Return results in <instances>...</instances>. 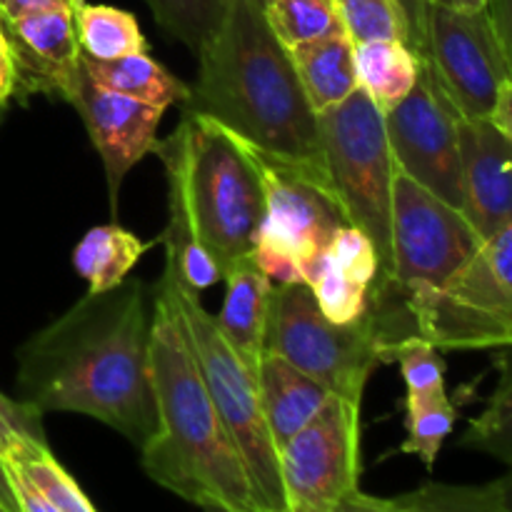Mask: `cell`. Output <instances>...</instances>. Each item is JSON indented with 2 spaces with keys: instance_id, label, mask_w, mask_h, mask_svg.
I'll return each instance as SVG.
<instances>
[{
  "instance_id": "1",
  "label": "cell",
  "mask_w": 512,
  "mask_h": 512,
  "mask_svg": "<svg viewBox=\"0 0 512 512\" xmlns=\"http://www.w3.org/2000/svg\"><path fill=\"white\" fill-rule=\"evenodd\" d=\"M150 325L143 280L88 293L18 350L20 400L40 415H88L140 450L158 428Z\"/></svg>"
},
{
  "instance_id": "2",
  "label": "cell",
  "mask_w": 512,
  "mask_h": 512,
  "mask_svg": "<svg viewBox=\"0 0 512 512\" xmlns=\"http://www.w3.org/2000/svg\"><path fill=\"white\" fill-rule=\"evenodd\" d=\"M183 113L213 120L255 153L330 180L320 118L288 50L250 0H233L225 23L198 53V80Z\"/></svg>"
},
{
  "instance_id": "3",
  "label": "cell",
  "mask_w": 512,
  "mask_h": 512,
  "mask_svg": "<svg viewBox=\"0 0 512 512\" xmlns=\"http://www.w3.org/2000/svg\"><path fill=\"white\" fill-rule=\"evenodd\" d=\"M168 180V228L160 235L165 265L193 288L213 283L253 250L265 218L258 163L243 140L218 123L183 113L178 130L158 140Z\"/></svg>"
},
{
  "instance_id": "4",
  "label": "cell",
  "mask_w": 512,
  "mask_h": 512,
  "mask_svg": "<svg viewBox=\"0 0 512 512\" xmlns=\"http://www.w3.org/2000/svg\"><path fill=\"white\" fill-rule=\"evenodd\" d=\"M150 368L158 428L140 448L145 475L198 508L255 512L243 460L215 410L163 283L153 290Z\"/></svg>"
},
{
  "instance_id": "5",
  "label": "cell",
  "mask_w": 512,
  "mask_h": 512,
  "mask_svg": "<svg viewBox=\"0 0 512 512\" xmlns=\"http://www.w3.org/2000/svg\"><path fill=\"white\" fill-rule=\"evenodd\" d=\"M160 283L173 298L215 410L243 460L255 512H288L280 450L265 420L255 373H250L230 348L215 318L200 303L198 293L178 283L168 270H163Z\"/></svg>"
},
{
  "instance_id": "6",
  "label": "cell",
  "mask_w": 512,
  "mask_h": 512,
  "mask_svg": "<svg viewBox=\"0 0 512 512\" xmlns=\"http://www.w3.org/2000/svg\"><path fill=\"white\" fill-rule=\"evenodd\" d=\"M390 343L383 315L373 303L363 318L338 325L320 313L313 290L305 283L273 288L265 353L285 358L330 395L360 405L370 375L388 363Z\"/></svg>"
},
{
  "instance_id": "7",
  "label": "cell",
  "mask_w": 512,
  "mask_h": 512,
  "mask_svg": "<svg viewBox=\"0 0 512 512\" xmlns=\"http://www.w3.org/2000/svg\"><path fill=\"white\" fill-rule=\"evenodd\" d=\"M325 163L348 223L375 245L380 280L375 293L390 290L393 275V180L398 168L385 133V115L363 90L318 115Z\"/></svg>"
},
{
  "instance_id": "8",
  "label": "cell",
  "mask_w": 512,
  "mask_h": 512,
  "mask_svg": "<svg viewBox=\"0 0 512 512\" xmlns=\"http://www.w3.org/2000/svg\"><path fill=\"white\" fill-rule=\"evenodd\" d=\"M408 310L415 333L438 350L512 348V223L483 240L443 290Z\"/></svg>"
},
{
  "instance_id": "9",
  "label": "cell",
  "mask_w": 512,
  "mask_h": 512,
  "mask_svg": "<svg viewBox=\"0 0 512 512\" xmlns=\"http://www.w3.org/2000/svg\"><path fill=\"white\" fill-rule=\"evenodd\" d=\"M483 238L453 208L398 170L393 180V298L405 305L443 290L475 255ZM380 293V295H385Z\"/></svg>"
},
{
  "instance_id": "10",
  "label": "cell",
  "mask_w": 512,
  "mask_h": 512,
  "mask_svg": "<svg viewBox=\"0 0 512 512\" xmlns=\"http://www.w3.org/2000/svg\"><path fill=\"white\" fill-rule=\"evenodd\" d=\"M418 55L460 118H490L500 90L510 83L488 8L425 5V40Z\"/></svg>"
},
{
  "instance_id": "11",
  "label": "cell",
  "mask_w": 512,
  "mask_h": 512,
  "mask_svg": "<svg viewBox=\"0 0 512 512\" xmlns=\"http://www.w3.org/2000/svg\"><path fill=\"white\" fill-rule=\"evenodd\" d=\"M288 512H328L360 480V405L330 395L280 448Z\"/></svg>"
},
{
  "instance_id": "12",
  "label": "cell",
  "mask_w": 512,
  "mask_h": 512,
  "mask_svg": "<svg viewBox=\"0 0 512 512\" xmlns=\"http://www.w3.org/2000/svg\"><path fill=\"white\" fill-rule=\"evenodd\" d=\"M460 113L420 60V78L408 98L385 113L395 168L440 200L463 210Z\"/></svg>"
},
{
  "instance_id": "13",
  "label": "cell",
  "mask_w": 512,
  "mask_h": 512,
  "mask_svg": "<svg viewBox=\"0 0 512 512\" xmlns=\"http://www.w3.org/2000/svg\"><path fill=\"white\" fill-rule=\"evenodd\" d=\"M263 175L265 218L258 233L283 245L298 263L303 283L313 285L328 268L333 235L348 223L333 180L250 150Z\"/></svg>"
},
{
  "instance_id": "14",
  "label": "cell",
  "mask_w": 512,
  "mask_h": 512,
  "mask_svg": "<svg viewBox=\"0 0 512 512\" xmlns=\"http://www.w3.org/2000/svg\"><path fill=\"white\" fill-rule=\"evenodd\" d=\"M68 103L80 113L88 128L90 143L103 160L110 210L115 213L125 175L158 145V125L165 108L100 88L85 75L83 65H80L78 85Z\"/></svg>"
},
{
  "instance_id": "15",
  "label": "cell",
  "mask_w": 512,
  "mask_h": 512,
  "mask_svg": "<svg viewBox=\"0 0 512 512\" xmlns=\"http://www.w3.org/2000/svg\"><path fill=\"white\" fill-rule=\"evenodd\" d=\"M18 68L15 93L70 100L80 78V43L73 8L50 5L3 23Z\"/></svg>"
},
{
  "instance_id": "16",
  "label": "cell",
  "mask_w": 512,
  "mask_h": 512,
  "mask_svg": "<svg viewBox=\"0 0 512 512\" xmlns=\"http://www.w3.org/2000/svg\"><path fill=\"white\" fill-rule=\"evenodd\" d=\"M463 213L483 240L512 223V140L490 118H460Z\"/></svg>"
},
{
  "instance_id": "17",
  "label": "cell",
  "mask_w": 512,
  "mask_h": 512,
  "mask_svg": "<svg viewBox=\"0 0 512 512\" xmlns=\"http://www.w3.org/2000/svg\"><path fill=\"white\" fill-rule=\"evenodd\" d=\"M223 280L225 300L215 323L245 368L258 373V365L265 355L270 298L275 283L255 265L253 255L230 263L223 270Z\"/></svg>"
},
{
  "instance_id": "18",
  "label": "cell",
  "mask_w": 512,
  "mask_h": 512,
  "mask_svg": "<svg viewBox=\"0 0 512 512\" xmlns=\"http://www.w3.org/2000/svg\"><path fill=\"white\" fill-rule=\"evenodd\" d=\"M265 420L278 450L298 435L328 403L330 393L275 353H265L255 373Z\"/></svg>"
},
{
  "instance_id": "19",
  "label": "cell",
  "mask_w": 512,
  "mask_h": 512,
  "mask_svg": "<svg viewBox=\"0 0 512 512\" xmlns=\"http://www.w3.org/2000/svg\"><path fill=\"white\" fill-rule=\"evenodd\" d=\"M285 50L293 60V68L315 115L328 113L358 90L355 43L345 30Z\"/></svg>"
},
{
  "instance_id": "20",
  "label": "cell",
  "mask_w": 512,
  "mask_h": 512,
  "mask_svg": "<svg viewBox=\"0 0 512 512\" xmlns=\"http://www.w3.org/2000/svg\"><path fill=\"white\" fill-rule=\"evenodd\" d=\"M160 240H140L123 225H95L73 250V268L88 283V293H105L128 280L135 265Z\"/></svg>"
},
{
  "instance_id": "21",
  "label": "cell",
  "mask_w": 512,
  "mask_h": 512,
  "mask_svg": "<svg viewBox=\"0 0 512 512\" xmlns=\"http://www.w3.org/2000/svg\"><path fill=\"white\" fill-rule=\"evenodd\" d=\"M358 88L390 113L403 103L420 78V55L403 40H368L355 43Z\"/></svg>"
},
{
  "instance_id": "22",
  "label": "cell",
  "mask_w": 512,
  "mask_h": 512,
  "mask_svg": "<svg viewBox=\"0 0 512 512\" xmlns=\"http://www.w3.org/2000/svg\"><path fill=\"white\" fill-rule=\"evenodd\" d=\"M85 75L100 88L115 90L120 95L140 100V103L168 108L173 103H185L190 95V85L175 78L165 65L150 58L148 53L125 55L118 60H90L80 55Z\"/></svg>"
},
{
  "instance_id": "23",
  "label": "cell",
  "mask_w": 512,
  "mask_h": 512,
  "mask_svg": "<svg viewBox=\"0 0 512 512\" xmlns=\"http://www.w3.org/2000/svg\"><path fill=\"white\" fill-rule=\"evenodd\" d=\"M80 53L90 60H118L148 53V40L135 15L113 5L80 3L73 8Z\"/></svg>"
},
{
  "instance_id": "24",
  "label": "cell",
  "mask_w": 512,
  "mask_h": 512,
  "mask_svg": "<svg viewBox=\"0 0 512 512\" xmlns=\"http://www.w3.org/2000/svg\"><path fill=\"white\" fill-rule=\"evenodd\" d=\"M498 385L478 418L470 420L460 448L478 450L512 468V348L495 353Z\"/></svg>"
},
{
  "instance_id": "25",
  "label": "cell",
  "mask_w": 512,
  "mask_h": 512,
  "mask_svg": "<svg viewBox=\"0 0 512 512\" xmlns=\"http://www.w3.org/2000/svg\"><path fill=\"white\" fill-rule=\"evenodd\" d=\"M458 408L450 403L448 393L428 395V398L405 400V435L400 453L415 455L428 470L435 468L445 440L453 435Z\"/></svg>"
},
{
  "instance_id": "26",
  "label": "cell",
  "mask_w": 512,
  "mask_h": 512,
  "mask_svg": "<svg viewBox=\"0 0 512 512\" xmlns=\"http://www.w3.org/2000/svg\"><path fill=\"white\" fill-rule=\"evenodd\" d=\"M145 3L170 38L180 40L198 55L225 23L233 0H145Z\"/></svg>"
},
{
  "instance_id": "27",
  "label": "cell",
  "mask_w": 512,
  "mask_h": 512,
  "mask_svg": "<svg viewBox=\"0 0 512 512\" xmlns=\"http://www.w3.org/2000/svg\"><path fill=\"white\" fill-rule=\"evenodd\" d=\"M265 18L283 48L345 30L333 0H268Z\"/></svg>"
},
{
  "instance_id": "28",
  "label": "cell",
  "mask_w": 512,
  "mask_h": 512,
  "mask_svg": "<svg viewBox=\"0 0 512 512\" xmlns=\"http://www.w3.org/2000/svg\"><path fill=\"white\" fill-rule=\"evenodd\" d=\"M443 350L420 335H408L388 345V363H398L405 380V400L448 393L445 390Z\"/></svg>"
},
{
  "instance_id": "29",
  "label": "cell",
  "mask_w": 512,
  "mask_h": 512,
  "mask_svg": "<svg viewBox=\"0 0 512 512\" xmlns=\"http://www.w3.org/2000/svg\"><path fill=\"white\" fill-rule=\"evenodd\" d=\"M333 5L353 43L403 40L410 45L408 20L398 0H333Z\"/></svg>"
},
{
  "instance_id": "30",
  "label": "cell",
  "mask_w": 512,
  "mask_h": 512,
  "mask_svg": "<svg viewBox=\"0 0 512 512\" xmlns=\"http://www.w3.org/2000/svg\"><path fill=\"white\" fill-rule=\"evenodd\" d=\"M5 463L18 468L58 512H98L88 500V495L75 483L73 475L53 458L50 448L35 450L23 458L5 460Z\"/></svg>"
},
{
  "instance_id": "31",
  "label": "cell",
  "mask_w": 512,
  "mask_h": 512,
  "mask_svg": "<svg viewBox=\"0 0 512 512\" xmlns=\"http://www.w3.org/2000/svg\"><path fill=\"white\" fill-rule=\"evenodd\" d=\"M410 512H503L498 485L428 483L403 495Z\"/></svg>"
},
{
  "instance_id": "32",
  "label": "cell",
  "mask_w": 512,
  "mask_h": 512,
  "mask_svg": "<svg viewBox=\"0 0 512 512\" xmlns=\"http://www.w3.org/2000/svg\"><path fill=\"white\" fill-rule=\"evenodd\" d=\"M48 448L43 415L23 400L0 393V455L3 460L23 458L35 450Z\"/></svg>"
},
{
  "instance_id": "33",
  "label": "cell",
  "mask_w": 512,
  "mask_h": 512,
  "mask_svg": "<svg viewBox=\"0 0 512 512\" xmlns=\"http://www.w3.org/2000/svg\"><path fill=\"white\" fill-rule=\"evenodd\" d=\"M310 290H313L320 313L338 325L355 323L358 318H363L370 305V288L338 273L335 268H330V263L323 275L310 285Z\"/></svg>"
},
{
  "instance_id": "34",
  "label": "cell",
  "mask_w": 512,
  "mask_h": 512,
  "mask_svg": "<svg viewBox=\"0 0 512 512\" xmlns=\"http://www.w3.org/2000/svg\"><path fill=\"white\" fill-rule=\"evenodd\" d=\"M328 263L330 268L348 275L350 280L365 285V288H373L380 280V260L373 240L355 225H343L333 235L328 248Z\"/></svg>"
},
{
  "instance_id": "35",
  "label": "cell",
  "mask_w": 512,
  "mask_h": 512,
  "mask_svg": "<svg viewBox=\"0 0 512 512\" xmlns=\"http://www.w3.org/2000/svg\"><path fill=\"white\" fill-rule=\"evenodd\" d=\"M250 255H253L255 265H258L275 285L303 283V275H300V268L298 263H295L293 255H290L283 245L275 243L273 238H268V235L258 233Z\"/></svg>"
},
{
  "instance_id": "36",
  "label": "cell",
  "mask_w": 512,
  "mask_h": 512,
  "mask_svg": "<svg viewBox=\"0 0 512 512\" xmlns=\"http://www.w3.org/2000/svg\"><path fill=\"white\" fill-rule=\"evenodd\" d=\"M328 512H410V508L403 498H375L355 488L345 493Z\"/></svg>"
},
{
  "instance_id": "37",
  "label": "cell",
  "mask_w": 512,
  "mask_h": 512,
  "mask_svg": "<svg viewBox=\"0 0 512 512\" xmlns=\"http://www.w3.org/2000/svg\"><path fill=\"white\" fill-rule=\"evenodd\" d=\"M488 15L493 20L495 35H498L500 53H503L508 78L512 83V0H488Z\"/></svg>"
},
{
  "instance_id": "38",
  "label": "cell",
  "mask_w": 512,
  "mask_h": 512,
  "mask_svg": "<svg viewBox=\"0 0 512 512\" xmlns=\"http://www.w3.org/2000/svg\"><path fill=\"white\" fill-rule=\"evenodd\" d=\"M8 465V475H10V485H13V493L15 500H18V510L20 512H58L50 505V500L20 473L18 468H13L10 463Z\"/></svg>"
},
{
  "instance_id": "39",
  "label": "cell",
  "mask_w": 512,
  "mask_h": 512,
  "mask_svg": "<svg viewBox=\"0 0 512 512\" xmlns=\"http://www.w3.org/2000/svg\"><path fill=\"white\" fill-rule=\"evenodd\" d=\"M18 88V68H15V53L10 45L8 33L0 23V105L8 103Z\"/></svg>"
},
{
  "instance_id": "40",
  "label": "cell",
  "mask_w": 512,
  "mask_h": 512,
  "mask_svg": "<svg viewBox=\"0 0 512 512\" xmlns=\"http://www.w3.org/2000/svg\"><path fill=\"white\" fill-rule=\"evenodd\" d=\"M398 5L403 8L405 20H408L410 48L420 53L425 40V0H398Z\"/></svg>"
},
{
  "instance_id": "41",
  "label": "cell",
  "mask_w": 512,
  "mask_h": 512,
  "mask_svg": "<svg viewBox=\"0 0 512 512\" xmlns=\"http://www.w3.org/2000/svg\"><path fill=\"white\" fill-rule=\"evenodd\" d=\"M490 120L512 140V83H505L503 90H500L498 103H495Z\"/></svg>"
},
{
  "instance_id": "42",
  "label": "cell",
  "mask_w": 512,
  "mask_h": 512,
  "mask_svg": "<svg viewBox=\"0 0 512 512\" xmlns=\"http://www.w3.org/2000/svg\"><path fill=\"white\" fill-rule=\"evenodd\" d=\"M60 3H63V0H3V8H0V23L18 18V15L23 13H30V10L50 8V5H60Z\"/></svg>"
},
{
  "instance_id": "43",
  "label": "cell",
  "mask_w": 512,
  "mask_h": 512,
  "mask_svg": "<svg viewBox=\"0 0 512 512\" xmlns=\"http://www.w3.org/2000/svg\"><path fill=\"white\" fill-rule=\"evenodd\" d=\"M0 508H5L8 512H20L18 500H15V493H13V485H10L8 465H5L3 455H0Z\"/></svg>"
},
{
  "instance_id": "44",
  "label": "cell",
  "mask_w": 512,
  "mask_h": 512,
  "mask_svg": "<svg viewBox=\"0 0 512 512\" xmlns=\"http://www.w3.org/2000/svg\"><path fill=\"white\" fill-rule=\"evenodd\" d=\"M425 5H440L453 10H483L488 0H425Z\"/></svg>"
},
{
  "instance_id": "45",
  "label": "cell",
  "mask_w": 512,
  "mask_h": 512,
  "mask_svg": "<svg viewBox=\"0 0 512 512\" xmlns=\"http://www.w3.org/2000/svg\"><path fill=\"white\" fill-rule=\"evenodd\" d=\"M500 493V503H503V512H512V468L500 480H495Z\"/></svg>"
},
{
  "instance_id": "46",
  "label": "cell",
  "mask_w": 512,
  "mask_h": 512,
  "mask_svg": "<svg viewBox=\"0 0 512 512\" xmlns=\"http://www.w3.org/2000/svg\"><path fill=\"white\" fill-rule=\"evenodd\" d=\"M250 3L255 5V8H260L265 13V8H268V0H250Z\"/></svg>"
},
{
  "instance_id": "47",
  "label": "cell",
  "mask_w": 512,
  "mask_h": 512,
  "mask_svg": "<svg viewBox=\"0 0 512 512\" xmlns=\"http://www.w3.org/2000/svg\"><path fill=\"white\" fill-rule=\"evenodd\" d=\"M63 3L68 5V8H75V5H80V3H83V0H63Z\"/></svg>"
},
{
  "instance_id": "48",
  "label": "cell",
  "mask_w": 512,
  "mask_h": 512,
  "mask_svg": "<svg viewBox=\"0 0 512 512\" xmlns=\"http://www.w3.org/2000/svg\"><path fill=\"white\" fill-rule=\"evenodd\" d=\"M203 512H230V510H223V508H213V505H208V508H203Z\"/></svg>"
},
{
  "instance_id": "49",
  "label": "cell",
  "mask_w": 512,
  "mask_h": 512,
  "mask_svg": "<svg viewBox=\"0 0 512 512\" xmlns=\"http://www.w3.org/2000/svg\"><path fill=\"white\" fill-rule=\"evenodd\" d=\"M3 115H5V105H0V123H3Z\"/></svg>"
},
{
  "instance_id": "50",
  "label": "cell",
  "mask_w": 512,
  "mask_h": 512,
  "mask_svg": "<svg viewBox=\"0 0 512 512\" xmlns=\"http://www.w3.org/2000/svg\"><path fill=\"white\" fill-rule=\"evenodd\" d=\"M0 512H8V510H5V508H0Z\"/></svg>"
},
{
  "instance_id": "51",
  "label": "cell",
  "mask_w": 512,
  "mask_h": 512,
  "mask_svg": "<svg viewBox=\"0 0 512 512\" xmlns=\"http://www.w3.org/2000/svg\"><path fill=\"white\" fill-rule=\"evenodd\" d=\"M0 8H3V0H0Z\"/></svg>"
}]
</instances>
